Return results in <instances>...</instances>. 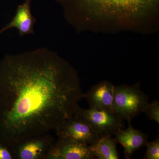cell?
<instances>
[{
  "mask_svg": "<svg viewBox=\"0 0 159 159\" xmlns=\"http://www.w3.org/2000/svg\"><path fill=\"white\" fill-rule=\"evenodd\" d=\"M31 0H25L18 6L16 13L11 22L0 29V34L7 30L15 28L21 37L27 34H34V26L36 19L31 14Z\"/></svg>",
  "mask_w": 159,
  "mask_h": 159,
  "instance_id": "30bf717a",
  "label": "cell"
},
{
  "mask_svg": "<svg viewBox=\"0 0 159 159\" xmlns=\"http://www.w3.org/2000/svg\"><path fill=\"white\" fill-rule=\"evenodd\" d=\"M66 7L98 17L125 21L156 11L159 0H60Z\"/></svg>",
  "mask_w": 159,
  "mask_h": 159,
  "instance_id": "7a4b0ae2",
  "label": "cell"
},
{
  "mask_svg": "<svg viewBox=\"0 0 159 159\" xmlns=\"http://www.w3.org/2000/svg\"><path fill=\"white\" fill-rule=\"evenodd\" d=\"M128 126L125 130L121 129L114 134L115 139L124 148V157L126 159L132 157L134 152L145 146L148 134L133 127L131 121H128Z\"/></svg>",
  "mask_w": 159,
  "mask_h": 159,
  "instance_id": "9c48e42d",
  "label": "cell"
},
{
  "mask_svg": "<svg viewBox=\"0 0 159 159\" xmlns=\"http://www.w3.org/2000/svg\"><path fill=\"white\" fill-rule=\"evenodd\" d=\"M148 103V97L141 90L139 84L115 87L113 111L122 120L132 119L143 112Z\"/></svg>",
  "mask_w": 159,
  "mask_h": 159,
  "instance_id": "3957f363",
  "label": "cell"
},
{
  "mask_svg": "<svg viewBox=\"0 0 159 159\" xmlns=\"http://www.w3.org/2000/svg\"><path fill=\"white\" fill-rule=\"evenodd\" d=\"M115 87L109 81H102L83 94V98L87 100L90 108L113 111Z\"/></svg>",
  "mask_w": 159,
  "mask_h": 159,
  "instance_id": "ba28073f",
  "label": "cell"
},
{
  "mask_svg": "<svg viewBox=\"0 0 159 159\" xmlns=\"http://www.w3.org/2000/svg\"><path fill=\"white\" fill-rule=\"evenodd\" d=\"M95 159L89 145L67 139L57 138L46 159Z\"/></svg>",
  "mask_w": 159,
  "mask_h": 159,
  "instance_id": "52a82bcc",
  "label": "cell"
},
{
  "mask_svg": "<svg viewBox=\"0 0 159 159\" xmlns=\"http://www.w3.org/2000/svg\"><path fill=\"white\" fill-rule=\"evenodd\" d=\"M117 142L111 136L101 137L95 144L89 145L91 152L99 159H119L117 149Z\"/></svg>",
  "mask_w": 159,
  "mask_h": 159,
  "instance_id": "8fae6325",
  "label": "cell"
},
{
  "mask_svg": "<svg viewBox=\"0 0 159 159\" xmlns=\"http://www.w3.org/2000/svg\"><path fill=\"white\" fill-rule=\"evenodd\" d=\"M76 71L45 49L6 55L0 62V142L11 148L51 134L83 98Z\"/></svg>",
  "mask_w": 159,
  "mask_h": 159,
  "instance_id": "6da1fadb",
  "label": "cell"
},
{
  "mask_svg": "<svg viewBox=\"0 0 159 159\" xmlns=\"http://www.w3.org/2000/svg\"><path fill=\"white\" fill-rule=\"evenodd\" d=\"M12 159L14 157L10 149L0 142V159Z\"/></svg>",
  "mask_w": 159,
  "mask_h": 159,
  "instance_id": "5bb4252c",
  "label": "cell"
},
{
  "mask_svg": "<svg viewBox=\"0 0 159 159\" xmlns=\"http://www.w3.org/2000/svg\"><path fill=\"white\" fill-rule=\"evenodd\" d=\"M77 115L101 137L112 136L123 127V121L113 111L90 108L84 109L77 107Z\"/></svg>",
  "mask_w": 159,
  "mask_h": 159,
  "instance_id": "277c9868",
  "label": "cell"
},
{
  "mask_svg": "<svg viewBox=\"0 0 159 159\" xmlns=\"http://www.w3.org/2000/svg\"><path fill=\"white\" fill-rule=\"evenodd\" d=\"M51 134L35 137L11 148L14 159H46L55 142Z\"/></svg>",
  "mask_w": 159,
  "mask_h": 159,
  "instance_id": "8992f818",
  "label": "cell"
},
{
  "mask_svg": "<svg viewBox=\"0 0 159 159\" xmlns=\"http://www.w3.org/2000/svg\"><path fill=\"white\" fill-rule=\"evenodd\" d=\"M57 138L67 139L93 145L101 136L75 114L66 119L54 130Z\"/></svg>",
  "mask_w": 159,
  "mask_h": 159,
  "instance_id": "5b68a950",
  "label": "cell"
},
{
  "mask_svg": "<svg viewBox=\"0 0 159 159\" xmlns=\"http://www.w3.org/2000/svg\"><path fill=\"white\" fill-rule=\"evenodd\" d=\"M145 146L147 147L146 154L143 159H159V137L157 136L156 138L152 142L147 141Z\"/></svg>",
  "mask_w": 159,
  "mask_h": 159,
  "instance_id": "7c38bea8",
  "label": "cell"
},
{
  "mask_svg": "<svg viewBox=\"0 0 159 159\" xmlns=\"http://www.w3.org/2000/svg\"><path fill=\"white\" fill-rule=\"evenodd\" d=\"M143 112L145 113L148 119L151 121L159 123V102L155 100L151 103L149 102L145 107Z\"/></svg>",
  "mask_w": 159,
  "mask_h": 159,
  "instance_id": "4fadbf2b",
  "label": "cell"
}]
</instances>
